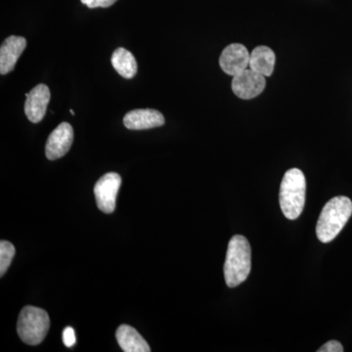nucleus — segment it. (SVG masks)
Here are the masks:
<instances>
[{
    "instance_id": "f257e3e1",
    "label": "nucleus",
    "mask_w": 352,
    "mask_h": 352,
    "mask_svg": "<svg viewBox=\"0 0 352 352\" xmlns=\"http://www.w3.org/2000/svg\"><path fill=\"white\" fill-rule=\"evenodd\" d=\"M252 268V250L249 241L242 235H235L227 248L224 278L229 288L239 286L249 277Z\"/></svg>"
},
{
    "instance_id": "f03ea898",
    "label": "nucleus",
    "mask_w": 352,
    "mask_h": 352,
    "mask_svg": "<svg viewBox=\"0 0 352 352\" xmlns=\"http://www.w3.org/2000/svg\"><path fill=\"white\" fill-rule=\"evenodd\" d=\"M352 214V201L346 196L331 199L324 206L316 226L317 238L330 243L339 235Z\"/></svg>"
},
{
    "instance_id": "7ed1b4c3",
    "label": "nucleus",
    "mask_w": 352,
    "mask_h": 352,
    "mask_svg": "<svg viewBox=\"0 0 352 352\" xmlns=\"http://www.w3.org/2000/svg\"><path fill=\"white\" fill-rule=\"evenodd\" d=\"M307 182L302 170L291 168L285 173L280 187L279 200L286 219L295 220L302 214L305 203Z\"/></svg>"
},
{
    "instance_id": "20e7f679",
    "label": "nucleus",
    "mask_w": 352,
    "mask_h": 352,
    "mask_svg": "<svg viewBox=\"0 0 352 352\" xmlns=\"http://www.w3.org/2000/svg\"><path fill=\"white\" fill-rule=\"evenodd\" d=\"M50 327L47 312L41 308L28 305L21 310L18 318L17 332L20 339L29 346L43 342Z\"/></svg>"
},
{
    "instance_id": "39448f33",
    "label": "nucleus",
    "mask_w": 352,
    "mask_h": 352,
    "mask_svg": "<svg viewBox=\"0 0 352 352\" xmlns=\"http://www.w3.org/2000/svg\"><path fill=\"white\" fill-rule=\"evenodd\" d=\"M122 185V177L116 173H106L96 182L94 195L97 207L105 214H112L116 208V200Z\"/></svg>"
},
{
    "instance_id": "423d86ee",
    "label": "nucleus",
    "mask_w": 352,
    "mask_h": 352,
    "mask_svg": "<svg viewBox=\"0 0 352 352\" xmlns=\"http://www.w3.org/2000/svg\"><path fill=\"white\" fill-rule=\"evenodd\" d=\"M265 85V76L249 68L233 76L231 87L236 96L250 100L263 94Z\"/></svg>"
},
{
    "instance_id": "0eeeda50",
    "label": "nucleus",
    "mask_w": 352,
    "mask_h": 352,
    "mask_svg": "<svg viewBox=\"0 0 352 352\" xmlns=\"http://www.w3.org/2000/svg\"><path fill=\"white\" fill-rule=\"evenodd\" d=\"M250 57L251 54L243 44H230L222 51L219 66L227 75L234 76L249 69Z\"/></svg>"
},
{
    "instance_id": "6e6552de",
    "label": "nucleus",
    "mask_w": 352,
    "mask_h": 352,
    "mask_svg": "<svg viewBox=\"0 0 352 352\" xmlns=\"http://www.w3.org/2000/svg\"><path fill=\"white\" fill-rule=\"evenodd\" d=\"M74 141V129L68 122H62L47 139L45 145L46 157L50 161L64 157L71 149Z\"/></svg>"
},
{
    "instance_id": "1a4fd4ad",
    "label": "nucleus",
    "mask_w": 352,
    "mask_h": 352,
    "mask_svg": "<svg viewBox=\"0 0 352 352\" xmlns=\"http://www.w3.org/2000/svg\"><path fill=\"white\" fill-rule=\"evenodd\" d=\"M25 113L28 120L38 124L43 120L51 99L50 88L47 85H36L29 94H25Z\"/></svg>"
},
{
    "instance_id": "9d476101",
    "label": "nucleus",
    "mask_w": 352,
    "mask_h": 352,
    "mask_svg": "<svg viewBox=\"0 0 352 352\" xmlns=\"http://www.w3.org/2000/svg\"><path fill=\"white\" fill-rule=\"evenodd\" d=\"M124 124L131 131H144L164 126L163 113L153 109H138L124 116Z\"/></svg>"
},
{
    "instance_id": "9b49d317",
    "label": "nucleus",
    "mask_w": 352,
    "mask_h": 352,
    "mask_svg": "<svg viewBox=\"0 0 352 352\" xmlns=\"http://www.w3.org/2000/svg\"><path fill=\"white\" fill-rule=\"evenodd\" d=\"M27 47V41L23 36H11L0 47V74L2 76L12 72L22 53Z\"/></svg>"
},
{
    "instance_id": "f8f14e48",
    "label": "nucleus",
    "mask_w": 352,
    "mask_h": 352,
    "mask_svg": "<svg viewBox=\"0 0 352 352\" xmlns=\"http://www.w3.org/2000/svg\"><path fill=\"white\" fill-rule=\"evenodd\" d=\"M119 346L124 352H150L149 344L133 327L120 325L116 332Z\"/></svg>"
},
{
    "instance_id": "ddd939ff",
    "label": "nucleus",
    "mask_w": 352,
    "mask_h": 352,
    "mask_svg": "<svg viewBox=\"0 0 352 352\" xmlns=\"http://www.w3.org/2000/svg\"><path fill=\"white\" fill-rule=\"evenodd\" d=\"M275 61L274 51L267 46H258L251 53L249 68L264 76H270L274 71Z\"/></svg>"
},
{
    "instance_id": "4468645a",
    "label": "nucleus",
    "mask_w": 352,
    "mask_h": 352,
    "mask_svg": "<svg viewBox=\"0 0 352 352\" xmlns=\"http://www.w3.org/2000/svg\"><path fill=\"white\" fill-rule=\"evenodd\" d=\"M113 69L122 78L131 80L138 74V62L131 51L120 47L113 51L112 55Z\"/></svg>"
},
{
    "instance_id": "2eb2a0df",
    "label": "nucleus",
    "mask_w": 352,
    "mask_h": 352,
    "mask_svg": "<svg viewBox=\"0 0 352 352\" xmlns=\"http://www.w3.org/2000/svg\"><path fill=\"white\" fill-rule=\"evenodd\" d=\"M15 256V247L12 243L2 240L0 242V275L6 274Z\"/></svg>"
},
{
    "instance_id": "dca6fc26",
    "label": "nucleus",
    "mask_w": 352,
    "mask_h": 352,
    "mask_svg": "<svg viewBox=\"0 0 352 352\" xmlns=\"http://www.w3.org/2000/svg\"><path fill=\"white\" fill-rule=\"evenodd\" d=\"M82 4L87 6L88 8H107V7L112 6L117 2V0H80Z\"/></svg>"
},
{
    "instance_id": "f3484780",
    "label": "nucleus",
    "mask_w": 352,
    "mask_h": 352,
    "mask_svg": "<svg viewBox=\"0 0 352 352\" xmlns=\"http://www.w3.org/2000/svg\"><path fill=\"white\" fill-rule=\"evenodd\" d=\"M344 346L338 340H330L318 349V352H342Z\"/></svg>"
},
{
    "instance_id": "a211bd4d",
    "label": "nucleus",
    "mask_w": 352,
    "mask_h": 352,
    "mask_svg": "<svg viewBox=\"0 0 352 352\" xmlns=\"http://www.w3.org/2000/svg\"><path fill=\"white\" fill-rule=\"evenodd\" d=\"M63 342L67 347H73L76 344L75 330L72 327H67L63 332Z\"/></svg>"
},
{
    "instance_id": "6ab92c4d",
    "label": "nucleus",
    "mask_w": 352,
    "mask_h": 352,
    "mask_svg": "<svg viewBox=\"0 0 352 352\" xmlns=\"http://www.w3.org/2000/svg\"><path fill=\"white\" fill-rule=\"evenodd\" d=\"M69 112H71L72 115H75V112L73 110L69 111Z\"/></svg>"
}]
</instances>
